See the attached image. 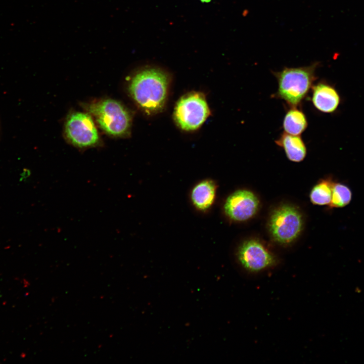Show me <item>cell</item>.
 Returning <instances> with one entry per match:
<instances>
[{"label":"cell","mask_w":364,"mask_h":364,"mask_svg":"<svg viewBox=\"0 0 364 364\" xmlns=\"http://www.w3.org/2000/svg\"><path fill=\"white\" fill-rule=\"evenodd\" d=\"M169 76L163 70L147 67L132 78L129 90L136 104L146 113L154 114L164 107L168 94Z\"/></svg>","instance_id":"cell-1"},{"label":"cell","mask_w":364,"mask_h":364,"mask_svg":"<svg viewBox=\"0 0 364 364\" xmlns=\"http://www.w3.org/2000/svg\"><path fill=\"white\" fill-rule=\"evenodd\" d=\"M317 65L316 62L308 66L285 67L281 71L274 72L278 82V97L292 107L298 105L315 79Z\"/></svg>","instance_id":"cell-2"},{"label":"cell","mask_w":364,"mask_h":364,"mask_svg":"<svg viewBox=\"0 0 364 364\" xmlns=\"http://www.w3.org/2000/svg\"><path fill=\"white\" fill-rule=\"evenodd\" d=\"M89 114L93 115L100 127L114 136L126 134L131 126V116L128 110L119 102L106 99L86 106Z\"/></svg>","instance_id":"cell-3"},{"label":"cell","mask_w":364,"mask_h":364,"mask_svg":"<svg viewBox=\"0 0 364 364\" xmlns=\"http://www.w3.org/2000/svg\"><path fill=\"white\" fill-rule=\"evenodd\" d=\"M302 216L297 208L283 205L272 212L268 229L272 239L281 244H288L295 240L303 228Z\"/></svg>","instance_id":"cell-4"},{"label":"cell","mask_w":364,"mask_h":364,"mask_svg":"<svg viewBox=\"0 0 364 364\" xmlns=\"http://www.w3.org/2000/svg\"><path fill=\"white\" fill-rule=\"evenodd\" d=\"M210 114L204 95L191 92L181 97L174 108V118L177 125L186 131L198 129Z\"/></svg>","instance_id":"cell-5"},{"label":"cell","mask_w":364,"mask_h":364,"mask_svg":"<svg viewBox=\"0 0 364 364\" xmlns=\"http://www.w3.org/2000/svg\"><path fill=\"white\" fill-rule=\"evenodd\" d=\"M236 255L240 266L252 274L265 271L275 267L278 263L274 254L256 239L243 242L239 247Z\"/></svg>","instance_id":"cell-6"},{"label":"cell","mask_w":364,"mask_h":364,"mask_svg":"<svg viewBox=\"0 0 364 364\" xmlns=\"http://www.w3.org/2000/svg\"><path fill=\"white\" fill-rule=\"evenodd\" d=\"M65 133L70 142L79 148L96 145L99 135L90 114L75 112L68 117Z\"/></svg>","instance_id":"cell-7"},{"label":"cell","mask_w":364,"mask_h":364,"mask_svg":"<svg viewBox=\"0 0 364 364\" xmlns=\"http://www.w3.org/2000/svg\"><path fill=\"white\" fill-rule=\"evenodd\" d=\"M259 201L251 191L241 190L231 194L226 199L224 209L232 220L243 221L252 217L257 212Z\"/></svg>","instance_id":"cell-8"},{"label":"cell","mask_w":364,"mask_h":364,"mask_svg":"<svg viewBox=\"0 0 364 364\" xmlns=\"http://www.w3.org/2000/svg\"><path fill=\"white\" fill-rule=\"evenodd\" d=\"M312 102L318 110L331 113L337 109L340 98L332 86L324 82H319L312 86Z\"/></svg>","instance_id":"cell-9"},{"label":"cell","mask_w":364,"mask_h":364,"mask_svg":"<svg viewBox=\"0 0 364 364\" xmlns=\"http://www.w3.org/2000/svg\"><path fill=\"white\" fill-rule=\"evenodd\" d=\"M275 143L284 149L287 158L293 162L302 161L306 155L305 145L299 135L284 132Z\"/></svg>","instance_id":"cell-10"},{"label":"cell","mask_w":364,"mask_h":364,"mask_svg":"<svg viewBox=\"0 0 364 364\" xmlns=\"http://www.w3.org/2000/svg\"><path fill=\"white\" fill-rule=\"evenodd\" d=\"M216 187L214 183L210 180H204L193 189L191 198L194 205L200 210L208 209L213 203Z\"/></svg>","instance_id":"cell-11"},{"label":"cell","mask_w":364,"mask_h":364,"mask_svg":"<svg viewBox=\"0 0 364 364\" xmlns=\"http://www.w3.org/2000/svg\"><path fill=\"white\" fill-rule=\"evenodd\" d=\"M307 126L306 116L301 110L293 107L287 111L283 120V128L285 132L299 135Z\"/></svg>","instance_id":"cell-12"},{"label":"cell","mask_w":364,"mask_h":364,"mask_svg":"<svg viewBox=\"0 0 364 364\" xmlns=\"http://www.w3.org/2000/svg\"><path fill=\"white\" fill-rule=\"evenodd\" d=\"M334 181L331 178L321 179L311 190L310 199L314 205H329Z\"/></svg>","instance_id":"cell-13"},{"label":"cell","mask_w":364,"mask_h":364,"mask_svg":"<svg viewBox=\"0 0 364 364\" xmlns=\"http://www.w3.org/2000/svg\"><path fill=\"white\" fill-rule=\"evenodd\" d=\"M351 199L352 192L348 186L341 183H334L329 206L331 208L343 207L350 202Z\"/></svg>","instance_id":"cell-14"},{"label":"cell","mask_w":364,"mask_h":364,"mask_svg":"<svg viewBox=\"0 0 364 364\" xmlns=\"http://www.w3.org/2000/svg\"><path fill=\"white\" fill-rule=\"evenodd\" d=\"M201 2L203 3H210L212 0H199Z\"/></svg>","instance_id":"cell-15"}]
</instances>
